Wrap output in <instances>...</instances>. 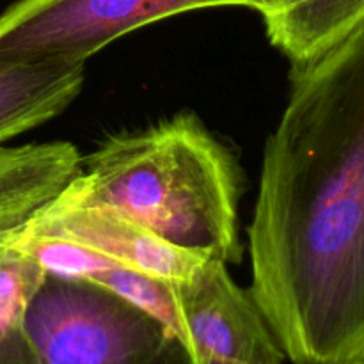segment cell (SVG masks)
Returning a JSON list of instances; mask_svg holds the SVG:
<instances>
[{
    "label": "cell",
    "mask_w": 364,
    "mask_h": 364,
    "mask_svg": "<svg viewBox=\"0 0 364 364\" xmlns=\"http://www.w3.org/2000/svg\"><path fill=\"white\" fill-rule=\"evenodd\" d=\"M64 194L116 210L192 255L226 265L242 259L240 169L194 114L107 139L82 159Z\"/></svg>",
    "instance_id": "7a4b0ae2"
},
{
    "label": "cell",
    "mask_w": 364,
    "mask_h": 364,
    "mask_svg": "<svg viewBox=\"0 0 364 364\" xmlns=\"http://www.w3.org/2000/svg\"><path fill=\"white\" fill-rule=\"evenodd\" d=\"M269 41L301 68L364 21V0H274L263 14Z\"/></svg>",
    "instance_id": "ba28073f"
},
{
    "label": "cell",
    "mask_w": 364,
    "mask_h": 364,
    "mask_svg": "<svg viewBox=\"0 0 364 364\" xmlns=\"http://www.w3.org/2000/svg\"><path fill=\"white\" fill-rule=\"evenodd\" d=\"M251 295L294 364H364V21L309 64L263 153Z\"/></svg>",
    "instance_id": "6da1fadb"
},
{
    "label": "cell",
    "mask_w": 364,
    "mask_h": 364,
    "mask_svg": "<svg viewBox=\"0 0 364 364\" xmlns=\"http://www.w3.org/2000/svg\"><path fill=\"white\" fill-rule=\"evenodd\" d=\"M23 331L34 364H196L155 316L84 279L46 274Z\"/></svg>",
    "instance_id": "3957f363"
},
{
    "label": "cell",
    "mask_w": 364,
    "mask_h": 364,
    "mask_svg": "<svg viewBox=\"0 0 364 364\" xmlns=\"http://www.w3.org/2000/svg\"><path fill=\"white\" fill-rule=\"evenodd\" d=\"M173 287L196 364H284L287 355L262 309L251 291L235 283L226 263L208 258Z\"/></svg>",
    "instance_id": "5b68a950"
},
{
    "label": "cell",
    "mask_w": 364,
    "mask_h": 364,
    "mask_svg": "<svg viewBox=\"0 0 364 364\" xmlns=\"http://www.w3.org/2000/svg\"><path fill=\"white\" fill-rule=\"evenodd\" d=\"M274 0H20L0 16V59L84 64L128 32L164 18L238 6L263 14Z\"/></svg>",
    "instance_id": "277c9868"
},
{
    "label": "cell",
    "mask_w": 364,
    "mask_h": 364,
    "mask_svg": "<svg viewBox=\"0 0 364 364\" xmlns=\"http://www.w3.org/2000/svg\"><path fill=\"white\" fill-rule=\"evenodd\" d=\"M45 277L34 259L0 242V364H34L23 313Z\"/></svg>",
    "instance_id": "9c48e42d"
},
{
    "label": "cell",
    "mask_w": 364,
    "mask_h": 364,
    "mask_svg": "<svg viewBox=\"0 0 364 364\" xmlns=\"http://www.w3.org/2000/svg\"><path fill=\"white\" fill-rule=\"evenodd\" d=\"M84 78V64L0 59V142L59 116Z\"/></svg>",
    "instance_id": "52a82bcc"
},
{
    "label": "cell",
    "mask_w": 364,
    "mask_h": 364,
    "mask_svg": "<svg viewBox=\"0 0 364 364\" xmlns=\"http://www.w3.org/2000/svg\"><path fill=\"white\" fill-rule=\"evenodd\" d=\"M28 237H55L75 242L119 267L173 284L187 281L208 259L160 240L116 210L73 201L64 191L36 213L27 226L11 238L7 247L16 238Z\"/></svg>",
    "instance_id": "8992f818"
},
{
    "label": "cell",
    "mask_w": 364,
    "mask_h": 364,
    "mask_svg": "<svg viewBox=\"0 0 364 364\" xmlns=\"http://www.w3.org/2000/svg\"><path fill=\"white\" fill-rule=\"evenodd\" d=\"M87 281L107 288L112 294L123 297L124 301L141 308L142 311L155 316L185 343L183 320H181V311L173 283L124 269V267H112V269L96 274Z\"/></svg>",
    "instance_id": "30bf717a"
}]
</instances>
